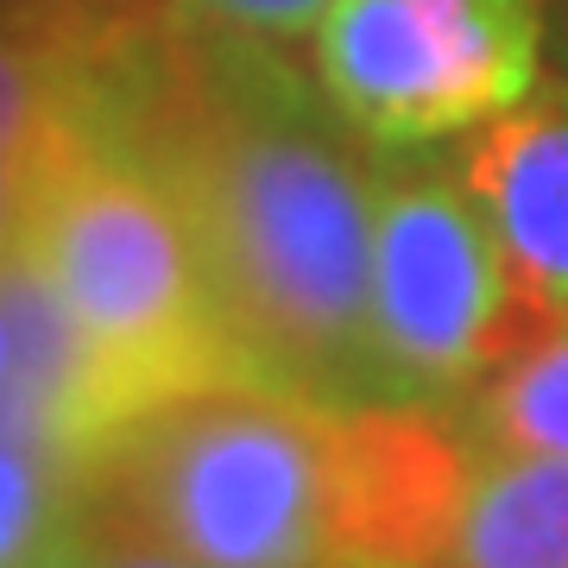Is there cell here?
<instances>
[{"mask_svg": "<svg viewBox=\"0 0 568 568\" xmlns=\"http://www.w3.org/2000/svg\"><path fill=\"white\" fill-rule=\"evenodd\" d=\"M13 253L58 291L89 342L95 443L164 398L253 379L241 347L227 342L171 183L121 140L58 114L39 126V140L26 145Z\"/></svg>", "mask_w": 568, "mask_h": 568, "instance_id": "cell-1", "label": "cell"}, {"mask_svg": "<svg viewBox=\"0 0 568 568\" xmlns=\"http://www.w3.org/2000/svg\"><path fill=\"white\" fill-rule=\"evenodd\" d=\"M82 487L203 568H335L328 405L278 386H203L126 417L82 455Z\"/></svg>", "mask_w": 568, "mask_h": 568, "instance_id": "cell-2", "label": "cell"}, {"mask_svg": "<svg viewBox=\"0 0 568 568\" xmlns=\"http://www.w3.org/2000/svg\"><path fill=\"white\" fill-rule=\"evenodd\" d=\"M310 70L379 152L462 140L544 82V0H328Z\"/></svg>", "mask_w": 568, "mask_h": 568, "instance_id": "cell-3", "label": "cell"}, {"mask_svg": "<svg viewBox=\"0 0 568 568\" xmlns=\"http://www.w3.org/2000/svg\"><path fill=\"white\" fill-rule=\"evenodd\" d=\"M373 342L392 398H436L518 354L511 272L462 178H379Z\"/></svg>", "mask_w": 568, "mask_h": 568, "instance_id": "cell-4", "label": "cell"}, {"mask_svg": "<svg viewBox=\"0 0 568 568\" xmlns=\"http://www.w3.org/2000/svg\"><path fill=\"white\" fill-rule=\"evenodd\" d=\"M480 436L436 398L328 405V549L335 568H455Z\"/></svg>", "mask_w": 568, "mask_h": 568, "instance_id": "cell-5", "label": "cell"}, {"mask_svg": "<svg viewBox=\"0 0 568 568\" xmlns=\"http://www.w3.org/2000/svg\"><path fill=\"white\" fill-rule=\"evenodd\" d=\"M455 178L506 253L525 347L568 310V82H537L530 102L467 133Z\"/></svg>", "mask_w": 568, "mask_h": 568, "instance_id": "cell-6", "label": "cell"}, {"mask_svg": "<svg viewBox=\"0 0 568 568\" xmlns=\"http://www.w3.org/2000/svg\"><path fill=\"white\" fill-rule=\"evenodd\" d=\"M455 568H568V455H480Z\"/></svg>", "mask_w": 568, "mask_h": 568, "instance_id": "cell-7", "label": "cell"}, {"mask_svg": "<svg viewBox=\"0 0 568 568\" xmlns=\"http://www.w3.org/2000/svg\"><path fill=\"white\" fill-rule=\"evenodd\" d=\"M82 511V462L0 392V568L58 562Z\"/></svg>", "mask_w": 568, "mask_h": 568, "instance_id": "cell-8", "label": "cell"}, {"mask_svg": "<svg viewBox=\"0 0 568 568\" xmlns=\"http://www.w3.org/2000/svg\"><path fill=\"white\" fill-rule=\"evenodd\" d=\"M467 429L493 455H568V310L493 366Z\"/></svg>", "mask_w": 568, "mask_h": 568, "instance_id": "cell-9", "label": "cell"}, {"mask_svg": "<svg viewBox=\"0 0 568 568\" xmlns=\"http://www.w3.org/2000/svg\"><path fill=\"white\" fill-rule=\"evenodd\" d=\"M70 568H203L190 549H178L171 537H159L152 525H140L133 511L108 506L82 487V511L70 530Z\"/></svg>", "mask_w": 568, "mask_h": 568, "instance_id": "cell-10", "label": "cell"}, {"mask_svg": "<svg viewBox=\"0 0 568 568\" xmlns=\"http://www.w3.org/2000/svg\"><path fill=\"white\" fill-rule=\"evenodd\" d=\"M51 121V82L39 44L20 26H0V152H26Z\"/></svg>", "mask_w": 568, "mask_h": 568, "instance_id": "cell-11", "label": "cell"}, {"mask_svg": "<svg viewBox=\"0 0 568 568\" xmlns=\"http://www.w3.org/2000/svg\"><path fill=\"white\" fill-rule=\"evenodd\" d=\"M183 20L215 26V32H241V39H304L323 20L328 0H171Z\"/></svg>", "mask_w": 568, "mask_h": 568, "instance_id": "cell-12", "label": "cell"}, {"mask_svg": "<svg viewBox=\"0 0 568 568\" xmlns=\"http://www.w3.org/2000/svg\"><path fill=\"white\" fill-rule=\"evenodd\" d=\"M20 203H26V152H0V260L20 246Z\"/></svg>", "mask_w": 568, "mask_h": 568, "instance_id": "cell-13", "label": "cell"}, {"mask_svg": "<svg viewBox=\"0 0 568 568\" xmlns=\"http://www.w3.org/2000/svg\"><path fill=\"white\" fill-rule=\"evenodd\" d=\"M13 366H20V335H13V316H7V297H0V392L13 386Z\"/></svg>", "mask_w": 568, "mask_h": 568, "instance_id": "cell-14", "label": "cell"}, {"mask_svg": "<svg viewBox=\"0 0 568 568\" xmlns=\"http://www.w3.org/2000/svg\"><path fill=\"white\" fill-rule=\"evenodd\" d=\"M44 568H70V544H63V556H58V562H44Z\"/></svg>", "mask_w": 568, "mask_h": 568, "instance_id": "cell-15", "label": "cell"}, {"mask_svg": "<svg viewBox=\"0 0 568 568\" xmlns=\"http://www.w3.org/2000/svg\"><path fill=\"white\" fill-rule=\"evenodd\" d=\"M373 568H405V562H373Z\"/></svg>", "mask_w": 568, "mask_h": 568, "instance_id": "cell-16", "label": "cell"}]
</instances>
